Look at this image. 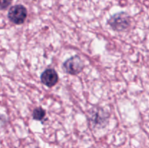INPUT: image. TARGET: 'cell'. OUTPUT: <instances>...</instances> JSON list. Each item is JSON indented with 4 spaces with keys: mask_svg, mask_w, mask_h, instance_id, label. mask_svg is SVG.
Here are the masks:
<instances>
[{
    "mask_svg": "<svg viewBox=\"0 0 149 148\" xmlns=\"http://www.w3.org/2000/svg\"><path fill=\"white\" fill-rule=\"evenodd\" d=\"M109 113L102 107H93L88 113L90 123L93 129H100L109 123Z\"/></svg>",
    "mask_w": 149,
    "mask_h": 148,
    "instance_id": "cell-1",
    "label": "cell"
},
{
    "mask_svg": "<svg viewBox=\"0 0 149 148\" xmlns=\"http://www.w3.org/2000/svg\"><path fill=\"white\" fill-rule=\"evenodd\" d=\"M131 20L129 15L126 12L116 13L108 20V24L113 30L122 32L127 30L130 26Z\"/></svg>",
    "mask_w": 149,
    "mask_h": 148,
    "instance_id": "cell-2",
    "label": "cell"
},
{
    "mask_svg": "<svg viewBox=\"0 0 149 148\" xmlns=\"http://www.w3.org/2000/svg\"><path fill=\"white\" fill-rule=\"evenodd\" d=\"M28 12L26 7L22 4H17L10 7L7 17L10 22L15 25H21L27 17Z\"/></svg>",
    "mask_w": 149,
    "mask_h": 148,
    "instance_id": "cell-3",
    "label": "cell"
},
{
    "mask_svg": "<svg viewBox=\"0 0 149 148\" xmlns=\"http://www.w3.org/2000/svg\"><path fill=\"white\" fill-rule=\"evenodd\" d=\"M84 67V63L81 58L78 55H75L63 62V69L66 73L71 75H77L82 71Z\"/></svg>",
    "mask_w": 149,
    "mask_h": 148,
    "instance_id": "cell-4",
    "label": "cell"
},
{
    "mask_svg": "<svg viewBox=\"0 0 149 148\" xmlns=\"http://www.w3.org/2000/svg\"><path fill=\"white\" fill-rule=\"evenodd\" d=\"M41 81L48 87H52L58 83V75L56 71L52 68H47L41 75Z\"/></svg>",
    "mask_w": 149,
    "mask_h": 148,
    "instance_id": "cell-5",
    "label": "cell"
},
{
    "mask_svg": "<svg viewBox=\"0 0 149 148\" xmlns=\"http://www.w3.org/2000/svg\"><path fill=\"white\" fill-rule=\"evenodd\" d=\"M45 115H46V111L41 107H36L33 110V113H32L33 118L36 120H39V121L42 120L45 118Z\"/></svg>",
    "mask_w": 149,
    "mask_h": 148,
    "instance_id": "cell-6",
    "label": "cell"
},
{
    "mask_svg": "<svg viewBox=\"0 0 149 148\" xmlns=\"http://www.w3.org/2000/svg\"><path fill=\"white\" fill-rule=\"evenodd\" d=\"M13 0H0V10H6L12 4Z\"/></svg>",
    "mask_w": 149,
    "mask_h": 148,
    "instance_id": "cell-7",
    "label": "cell"
}]
</instances>
